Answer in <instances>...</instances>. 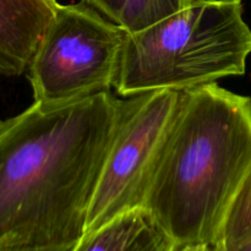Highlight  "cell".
Listing matches in <instances>:
<instances>
[{
	"mask_svg": "<svg viewBox=\"0 0 251 251\" xmlns=\"http://www.w3.org/2000/svg\"><path fill=\"white\" fill-rule=\"evenodd\" d=\"M96 10L104 15L107 19L117 24L120 9H122L123 0H83Z\"/></svg>",
	"mask_w": 251,
	"mask_h": 251,
	"instance_id": "cell-10",
	"label": "cell"
},
{
	"mask_svg": "<svg viewBox=\"0 0 251 251\" xmlns=\"http://www.w3.org/2000/svg\"><path fill=\"white\" fill-rule=\"evenodd\" d=\"M178 100L179 91L174 90L123 98L122 115L91 202L85 234L144 206L150 176Z\"/></svg>",
	"mask_w": 251,
	"mask_h": 251,
	"instance_id": "cell-5",
	"label": "cell"
},
{
	"mask_svg": "<svg viewBox=\"0 0 251 251\" xmlns=\"http://www.w3.org/2000/svg\"><path fill=\"white\" fill-rule=\"evenodd\" d=\"M126 32L86 1L59 5L26 76L36 102H73L114 87Z\"/></svg>",
	"mask_w": 251,
	"mask_h": 251,
	"instance_id": "cell-4",
	"label": "cell"
},
{
	"mask_svg": "<svg viewBox=\"0 0 251 251\" xmlns=\"http://www.w3.org/2000/svg\"><path fill=\"white\" fill-rule=\"evenodd\" d=\"M251 239V168L245 176L215 247L234 248Z\"/></svg>",
	"mask_w": 251,
	"mask_h": 251,
	"instance_id": "cell-9",
	"label": "cell"
},
{
	"mask_svg": "<svg viewBox=\"0 0 251 251\" xmlns=\"http://www.w3.org/2000/svg\"><path fill=\"white\" fill-rule=\"evenodd\" d=\"M123 98L36 102L0 122V245L73 247L85 234Z\"/></svg>",
	"mask_w": 251,
	"mask_h": 251,
	"instance_id": "cell-1",
	"label": "cell"
},
{
	"mask_svg": "<svg viewBox=\"0 0 251 251\" xmlns=\"http://www.w3.org/2000/svg\"><path fill=\"white\" fill-rule=\"evenodd\" d=\"M194 1L195 0H123L117 25L126 33H136L174 16Z\"/></svg>",
	"mask_w": 251,
	"mask_h": 251,
	"instance_id": "cell-8",
	"label": "cell"
},
{
	"mask_svg": "<svg viewBox=\"0 0 251 251\" xmlns=\"http://www.w3.org/2000/svg\"><path fill=\"white\" fill-rule=\"evenodd\" d=\"M250 168L251 98L217 82L179 91L142 208L176 247H215Z\"/></svg>",
	"mask_w": 251,
	"mask_h": 251,
	"instance_id": "cell-2",
	"label": "cell"
},
{
	"mask_svg": "<svg viewBox=\"0 0 251 251\" xmlns=\"http://www.w3.org/2000/svg\"><path fill=\"white\" fill-rule=\"evenodd\" d=\"M73 247L49 248V247H26V245H0V251H71Z\"/></svg>",
	"mask_w": 251,
	"mask_h": 251,
	"instance_id": "cell-11",
	"label": "cell"
},
{
	"mask_svg": "<svg viewBox=\"0 0 251 251\" xmlns=\"http://www.w3.org/2000/svg\"><path fill=\"white\" fill-rule=\"evenodd\" d=\"M213 251H251V239L234 248L213 247Z\"/></svg>",
	"mask_w": 251,
	"mask_h": 251,
	"instance_id": "cell-13",
	"label": "cell"
},
{
	"mask_svg": "<svg viewBox=\"0 0 251 251\" xmlns=\"http://www.w3.org/2000/svg\"><path fill=\"white\" fill-rule=\"evenodd\" d=\"M173 251H213V247L208 244H185L178 245Z\"/></svg>",
	"mask_w": 251,
	"mask_h": 251,
	"instance_id": "cell-12",
	"label": "cell"
},
{
	"mask_svg": "<svg viewBox=\"0 0 251 251\" xmlns=\"http://www.w3.org/2000/svg\"><path fill=\"white\" fill-rule=\"evenodd\" d=\"M250 54L242 0H195L159 24L126 33L114 87L130 97L210 85L244 75Z\"/></svg>",
	"mask_w": 251,
	"mask_h": 251,
	"instance_id": "cell-3",
	"label": "cell"
},
{
	"mask_svg": "<svg viewBox=\"0 0 251 251\" xmlns=\"http://www.w3.org/2000/svg\"><path fill=\"white\" fill-rule=\"evenodd\" d=\"M176 247L173 238L141 207L83 234L71 251H173Z\"/></svg>",
	"mask_w": 251,
	"mask_h": 251,
	"instance_id": "cell-7",
	"label": "cell"
},
{
	"mask_svg": "<svg viewBox=\"0 0 251 251\" xmlns=\"http://www.w3.org/2000/svg\"><path fill=\"white\" fill-rule=\"evenodd\" d=\"M59 5L58 0H0V75L27 73Z\"/></svg>",
	"mask_w": 251,
	"mask_h": 251,
	"instance_id": "cell-6",
	"label": "cell"
}]
</instances>
